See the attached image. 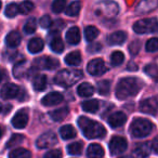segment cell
<instances>
[{"label":"cell","mask_w":158,"mask_h":158,"mask_svg":"<svg viewBox=\"0 0 158 158\" xmlns=\"http://www.w3.org/2000/svg\"><path fill=\"white\" fill-rule=\"evenodd\" d=\"M78 126L81 129L82 133L88 139H101L105 136L106 130L100 123L92 120L87 117H79L78 118Z\"/></svg>","instance_id":"6da1fadb"},{"label":"cell","mask_w":158,"mask_h":158,"mask_svg":"<svg viewBox=\"0 0 158 158\" xmlns=\"http://www.w3.org/2000/svg\"><path fill=\"white\" fill-rule=\"evenodd\" d=\"M140 90L139 82L134 77H126L119 80L116 87V97L119 100H125L134 97Z\"/></svg>","instance_id":"7a4b0ae2"},{"label":"cell","mask_w":158,"mask_h":158,"mask_svg":"<svg viewBox=\"0 0 158 158\" xmlns=\"http://www.w3.org/2000/svg\"><path fill=\"white\" fill-rule=\"evenodd\" d=\"M82 78V73L78 69H63L60 70L54 77V82L64 88L75 85L79 79Z\"/></svg>","instance_id":"3957f363"},{"label":"cell","mask_w":158,"mask_h":158,"mask_svg":"<svg viewBox=\"0 0 158 158\" xmlns=\"http://www.w3.org/2000/svg\"><path fill=\"white\" fill-rule=\"evenodd\" d=\"M153 130V123L145 118H136L130 126V132L134 138H145Z\"/></svg>","instance_id":"277c9868"},{"label":"cell","mask_w":158,"mask_h":158,"mask_svg":"<svg viewBox=\"0 0 158 158\" xmlns=\"http://www.w3.org/2000/svg\"><path fill=\"white\" fill-rule=\"evenodd\" d=\"M158 28V20L156 18H149L144 19V20H140L138 22L134 23L133 25V31L136 34H148L153 33Z\"/></svg>","instance_id":"5b68a950"},{"label":"cell","mask_w":158,"mask_h":158,"mask_svg":"<svg viewBox=\"0 0 158 158\" xmlns=\"http://www.w3.org/2000/svg\"><path fill=\"white\" fill-rule=\"evenodd\" d=\"M57 143V138L56 134L52 131H48L44 132V134L39 136L36 141V146L39 149H44V148H49V147L54 146Z\"/></svg>","instance_id":"8992f818"},{"label":"cell","mask_w":158,"mask_h":158,"mask_svg":"<svg viewBox=\"0 0 158 158\" xmlns=\"http://www.w3.org/2000/svg\"><path fill=\"white\" fill-rule=\"evenodd\" d=\"M127 140L123 136H113L110 142V152L112 155H120L127 149Z\"/></svg>","instance_id":"52a82bcc"},{"label":"cell","mask_w":158,"mask_h":158,"mask_svg":"<svg viewBox=\"0 0 158 158\" xmlns=\"http://www.w3.org/2000/svg\"><path fill=\"white\" fill-rule=\"evenodd\" d=\"M34 65L36 68H44V69L53 70L56 69L60 66V63L56 59L50 56H44V57H38L34 62Z\"/></svg>","instance_id":"ba28073f"},{"label":"cell","mask_w":158,"mask_h":158,"mask_svg":"<svg viewBox=\"0 0 158 158\" xmlns=\"http://www.w3.org/2000/svg\"><path fill=\"white\" fill-rule=\"evenodd\" d=\"M87 69L92 76H101L106 72V65L102 59H94L89 62Z\"/></svg>","instance_id":"9c48e42d"},{"label":"cell","mask_w":158,"mask_h":158,"mask_svg":"<svg viewBox=\"0 0 158 158\" xmlns=\"http://www.w3.org/2000/svg\"><path fill=\"white\" fill-rule=\"evenodd\" d=\"M140 110L144 114L156 115L158 112V100L156 98H148L141 102Z\"/></svg>","instance_id":"30bf717a"},{"label":"cell","mask_w":158,"mask_h":158,"mask_svg":"<svg viewBox=\"0 0 158 158\" xmlns=\"http://www.w3.org/2000/svg\"><path fill=\"white\" fill-rule=\"evenodd\" d=\"M27 123H28V113H27V110H25V108L19 110L12 118V125L16 129L25 128L27 126Z\"/></svg>","instance_id":"8fae6325"},{"label":"cell","mask_w":158,"mask_h":158,"mask_svg":"<svg viewBox=\"0 0 158 158\" xmlns=\"http://www.w3.org/2000/svg\"><path fill=\"white\" fill-rule=\"evenodd\" d=\"M21 89L22 88H20V87L14 84H7L1 89V97L5 100L15 99V98H19V95H20Z\"/></svg>","instance_id":"7c38bea8"},{"label":"cell","mask_w":158,"mask_h":158,"mask_svg":"<svg viewBox=\"0 0 158 158\" xmlns=\"http://www.w3.org/2000/svg\"><path fill=\"white\" fill-rule=\"evenodd\" d=\"M151 148L148 143H140L134 146L132 151V157L133 158H146L151 153Z\"/></svg>","instance_id":"4fadbf2b"},{"label":"cell","mask_w":158,"mask_h":158,"mask_svg":"<svg viewBox=\"0 0 158 158\" xmlns=\"http://www.w3.org/2000/svg\"><path fill=\"white\" fill-rule=\"evenodd\" d=\"M127 121V116L123 114V112H116L113 113L110 117H108V125L112 128H119Z\"/></svg>","instance_id":"5bb4252c"},{"label":"cell","mask_w":158,"mask_h":158,"mask_svg":"<svg viewBox=\"0 0 158 158\" xmlns=\"http://www.w3.org/2000/svg\"><path fill=\"white\" fill-rule=\"evenodd\" d=\"M33 70V68H27L26 67V61L23 60L20 61L14 65L13 68V75L15 78H20L22 79L23 77L27 76V75L31 74V72Z\"/></svg>","instance_id":"9a60e30c"},{"label":"cell","mask_w":158,"mask_h":158,"mask_svg":"<svg viewBox=\"0 0 158 158\" xmlns=\"http://www.w3.org/2000/svg\"><path fill=\"white\" fill-rule=\"evenodd\" d=\"M126 39H127V34L125 31H118L108 35L106 41L110 46H120L126 41Z\"/></svg>","instance_id":"2e32d148"},{"label":"cell","mask_w":158,"mask_h":158,"mask_svg":"<svg viewBox=\"0 0 158 158\" xmlns=\"http://www.w3.org/2000/svg\"><path fill=\"white\" fill-rule=\"evenodd\" d=\"M63 101V94L60 92H51L48 93L44 99L41 100V104L44 106H53L61 103Z\"/></svg>","instance_id":"e0dca14e"},{"label":"cell","mask_w":158,"mask_h":158,"mask_svg":"<svg viewBox=\"0 0 158 158\" xmlns=\"http://www.w3.org/2000/svg\"><path fill=\"white\" fill-rule=\"evenodd\" d=\"M80 39H81V37H80V31H79V28L77 26L70 27L67 31V33H66V40L72 46L78 44L80 42Z\"/></svg>","instance_id":"ac0fdd59"},{"label":"cell","mask_w":158,"mask_h":158,"mask_svg":"<svg viewBox=\"0 0 158 158\" xmlns=\"http://www.w3.org/2000/svg\"><path fill=\"white\" fill-rule=\"evenodd\" d=\"M44 47V42L41 38H33V39L29 40L28 46H27V49L31 53L35 54V53H39L40 51H42Z\"/></svg>","instance_id":"d6986e66"},{"label":"cell","mask_w":158,"mask_h":158,"mask_svg":"<svg viewBox=\"0 0 158 158\" xmlns=\"http://www.w3.org/2000/svg\"><path fill=\"white\" fill-rule=\"evenodd\" d=\"M21 40H22V38H21V35L19 34V31H10L7 35V37H6V44L10 48H16L21 44Z\"/></svg>","instance_id":"ffe728a7"},{"label":"cell","mask_w":158,"mask_h":158,"mask_svg":"<svg viewBox=\"0 0 158 158\" xmlns=\"http://www.w3.org/2000/svg\"><path fill=\"white\" fill-rule=\"evenodd\" d=\"M87 156L89 158H102L104 156V149L100 144H91L87 149Z\"/></svg>","instance_id":"44dd1931"},{"label":"cell","mask_w":158,"mask_h":158,"mask_svg":"<svg viewBox=\"0 0 158 158\" xmlns=\"http://www.w3.org/2000/svg\"><path fill=\"white\" fill-rule=\"evenodd\" d=\"M93 92H94V88H93L90 84H88V82H82V84L79 85L78 88H77V93H78V95H80V97H82V98L91 97V95L93 94Z\"/></svg>","instance_id":"7402d4cb"},{"label":"cell","mask_w":158,"mask_h":158,"mask_svg":"<svg viewBox=\"0 0 158 158\" xmlns=\"http://www.w3.org/2000/svg\"><path fill=\"white\" fill-rule=\"evenodd\" d=\"M65 63L70 66H77L81 63V54L79 51H73L65 56Z\"/></svg>","instance_id":"603a6c76"},{"label":"cell","mask_w":158,"mask_h":158,"mask_svg":"<svg viewBox=\"0 0 158 158\" xmlns=\"http://www.w3.org/2000/svg\"><path fill=\"white\" fill-rule=\"evenodd\" d=\"M60 134H61V138L63 140H70V139H74L76 136V130L73 126L70 125H65L63 127H61L60 129Z\"/></svg>","instance_id":"cb8c5ba5"},{"label":"cell","mask_w":158,"mask_h":158,"mask_svg":"<svg viewBox=\"0 0 158 158\" xmlns=\"http://www.w3.org/2000/svg\"><path fill=\"white\" fill-rule=\"evenodd\" d=\"M47 86V76L44 75H37L34 77L33 88L36 91H44Z\"/></svg>","instance_id":"d4e9b609"},{"label":"cell","mask_w":158,"mask_h":158,"mask_svg":"<svg viewBox=\"0 0 158 158\" xmlns=\"http://www.w3.org/2000/svg\"><path fill=\"white\" fill-rule=\"evenodd\" d=\"M81 107L85 112L87 113H91V114H94L99 110L100 108V104L98 100H88V101H85L81 104Z\"/></svg>","instance_id":"484cf974"},{"label":"cell","mask_w":158,"mask_h":158,"mask_svg":"<svg viewBox=\"0 0 158 158\" xmlns=\"http://www.w3.org/2000/svg\"><path fill=\"white\" fill-rule=\"evenodd\" d=\"M67 115H68L67 107H62V108H59V110H55L50 112V117L52 118V120H54V121L64 120Z\"/></svg>","instance_id":"4316f807"},{"label":"cell","mask_w":158,"mask_h":158,"mask_svg":"<svg viewBox=\"0 0 158 158\" xmlns=\"http://www.w3.org/2000/svg\"><path fill=\"white\" fill-rule=\"evenodd\" d=\"M31 152L26 148H22V147L13 149L9 154V158H31Z\"/></svg>","instance_id":"83f0119b"},{"label":"cell","mask_w":158,"mask_h":158,"mask_svg":"<svg viewBox=\"0 0 158 158\" xmlns=\"http://www.w3.org/2000/svg\"><path fill=\"white\" fill-rule=\"evenodd\" d=\"M99 34H100L99 29L95 26H92V25L87 26L86 28H85V38H86V40L89 42L93 41V40L99 36Z\"/></svg>","instance_id":"f1b7e54d"},{"label":"cell","mask_w":158,"mask_h":158,"mask_svg":"<svg viewBox=\"0 0 158 158\" xmlns=\"http://www.w3.org/2000/svg\"><path fill=\"white\" fill-rule=\"evenodd\" d=\"M80 8H81V3L79 2V1H74V2L69 3V6H68L65 10L66 15H68V16L78 15V13L80 12Z\"/></svg>","instance_id":"f546056e"},{"label":"cell","mask_w":158,"mask_h":158,"mask_svg":"<svg viewBox=\"0 0 158 158\" xmlns=\"http://www.w3.org/2000/svg\"><path fill=\"white\" fill-rule=\"evenodd\" d=\"M37 29V21L35 18H29L24 25V33L27 35H31Z\"/></svg>","instance_id":"4dcf8cb0"},{"label":"cell","mask_w":158,"mask_h":158,"mask_svg":"<svg viewBox=\"0 0 158 158\" xmlns=\"http://www.w3.org/2000/svg\"><path fill=\"white\" fill-rule=\"evenodd\" d=\"M50 48L53 52L61 53L64 50V44L60 37H54L50 42Z\"/></svg>","instance_id":"1f68e13d"},{"label":"cell","mask_w":158,"mask_h":158,"mask_svg":"<svg viewBox=\"0 0 158 158\" xmlns=\"http://www.w3.org/2000/svg\"><path fill=\"white\" fill-rule=\"evenodd\" d=\"M125 60V55L121 51H114L110 55V63L113 66H119L123 64Z\"/></svg>","instance_id":"d6a6232c"},{"label":"cell","mask_w":158,"mask_h":158,"mask_svg":"<svg viewBox=\"0 0 158 158\" xmlns=\"http://www.w3.org/2000/svg\"><path fill=\"white\" fill-rule=\"evenodd\" d=\"M98 92L101 95H107L110 91V82L108 80H102L97 85Z\"/></svg>","instance_id":"836d02e7"},{"label":"cell","mask_w":158,"mask_h":158,"mask_svg":"<svg viewBox=\"0 0 158 158\" xmlns=\"http://www.w3.org/2000/svg\"><path fill=\"white\" fill-rule=\"evenodd\" d=\"M18 13H20V10H19V6L16 3H10L5 10V15L10 19H13L14 16L18 15Z\"/></svg>","instance_id":"e575fe53"},{"label":"cell","mask_w":158,"mask_h":158,"mask_svg":"<svg viewBox=\"0 0 158 158\" xmlns=\"http://www.w3.org/2000/svg\"><path fill=\"white\" fill-rule=\"evenodd\" d=\"M82 143L81 142H74L67 146V152L70 155H80L82 152Z\"/></svg>","instance_id":"d590c367"},{"label":"cell","mask_w":158,"mask_h":158,"mask_svg":"<svg viewBox=\"0 0 158 158\" xmlns=\"http://www.w3.org/2000/svg\"><path fill=\"white\" fill-rule=\"evenodd\" d=\"M24 141V135L22 134H13L7 143V147H16L20 144H22Z\"/></svg>","instance_id":"8d00e7d4"},{"label":"cell","mask_w":158,"mask_h":158,"mask_svg":"<svg viewBox=\"0 0 158 158\" xmlns=\"http://www.w3.org/2000/svg\"><path fill=\"white\" fill-rule=\"evenodd\" d=\"M145 74H147L149 77L154 79H158V65L156 64H148L144 68Z\"/></svg>","instance_id":"74e56055"},{"label":"cell","mask_w":158,"mask_h":158,"mask_svg":"<svg viewBox=\"0 0 158 158\" xmlns=\"http://www.w3.org/2000/svg\"><path fill=\"white\" fill-rule=\"evenodd\" d=\"M145 49L147 52H156L158 51V37L151 38L146 41L145 44Z\"/></svg>","instance_id":"f35d334b"},{"label":"cell","mask_w":158,"mask_h":158,"mask_svg":"<svg viewBox=\"0 0 158 158\" xmlns=\"http://www.w3.org/2000/svg\"><path fill=\"white\" fill-rule=\"evenodd\" d=\"M34 9V5L31 1H24V2L20 3L19 6V10H20L21 14H27Z\"/></svg>","instance_id":"ab89813d"},{"label":"cell","mask_w":158,"mask_h":158,"mask_svg":"<svg viewBox=\"0 0 158 158\" xmlns=\"http://www.w3.org/2000/svg\"><path fill=\"white\" fill-rule=\"evenodd\" d=\"M65 6H66V2L64 0H55L54 2L52 3V11L54 13L59 14L65 9Z\"/></svg>","instance_id":"60d3db41"},{"label":"cell","mask_w":158,"mask_h":158,"mask_svg":"<svg viewBox=\"0 0 158 158\" xmlns=\"http://www.w3.org/2000/svg\"><path fill=\"white\" fill-rule=\"evenodd\" d=\"M128 49H129L130 53H131L132 55H136L139 53V51H140V49H141L140 40H133V41L129 44V48H128Z\"/></svg>","instance_id":"b9f144b4"},{"label":"cell","mask_w":158,"mask_h":158,"mask_svg":"<svg viewBox=\"0 0 158 158\" xmlns=\"http://www.w3.org/2000/svg\"><path fill=\"white\" fill-rule=\"evenodd\" d=\"M102 49V46L101 44H99V42H95V44H90L88 46V48H87V50H88V52L90 53V54H93V53H98L100 50Z\"/></svg>","instance_id":"7bdbcfd3"},{"label":"cell","mask_w":158,"mask_h":158,"mask_svg":"<svg viewBox=\"0 0 158 158\" xmlns=\"http://www.w3.org/2000/svg\"><path fill=\"white\" fill-rule=\"evenodd\" d=\"M51 24H53V23L51 22V19L49 15H44L40 19V26L42 28H49L51 26Z\"/></svg>","instance_id":"ee69618b"},{"label":"cell","mask_w":158,"mask_h":158,"mask_svg":"<svg viewBox=\"0 0 158 158\" xmlns=\"http://www.w3.org/2000/svg\"><path fill=\"white\" fill-rule=\"evenodd\" d=\"M44 158H62V152L60 149H52L48 152Z\"/></svg>","instance_id":"f6af8a7d"},{"label":"cell","mask_w":158,"mask_h":158,"mask_svg":"<svg viewBox=\"0 0 158 158\" xmlns=\"http://www.w3.org/2000/svg\"><path fill=\"white\" fill-rule=\"evenodd\" d=\"M64 27V22L63 21H60L57 20L55 23H53L52 24V31H60V29H62Z\"/></svg>","instance_id":"bcb514c9"},{"label":"cell","mask_w":158,"mask_h":158,"mask_svg":"<svg viewBox=\"0 0 158 158\" xmlns=\"http://www.w3.org/2000/svg\"><path fill=\"white\" fill-rule=\"evenodd\" d=\"M20 101H25V100L27 99V92L24 90V89H21V92H20V95H19V98H18Z\"/></svg>","instance_id":"7dc6e473"},{"label":"cell","mask_w":158,"mask_h":158,"mask_svg":"<svg viewBox=\"0 0 158 158\" xmlns=\"http://www.w3.org/2000/svg\"><path fill=\"white\" fill-rule=\"evenodd\" d=\"M152 148H153L154 152L158 153V136H156L153 140V142H152Z\"/></svg>","instance_id":"c3c4849f"},{"label":"cell","mask_w":158,"mask_h":158,"mask_svg":"<svg viewBox=\"0 0 158 158\" xmlns=\"http://www.w3.org/2000/svg\"><path fill=\"white\" fill-rule=\"evenodd\" d=\"M127 68H128V70H132V72H134V70L138 69V66H136V64H134L133 62H130V63L128 64Z\"/></svg>","instance_id":"681fc988"},{"label":"cell","mask_w":158,"mask_h":158,"mask_svg":"<svg viewBox=\"0 0 158 158\" xmlns=\"http://www.w3.org/2000/svg\"><path fill=\"white\" fill-rule=\"evenodd\" d=\"M11 108H12V106H11V105H9V104H7V105L3 106V108H2V113H3V115H6L8 112H9V110H11Z\"/></svg>","instance_id":"f907efd6"},{"label":"cell","mask_w":158,"mask_h":158,"mask_svg":"<svg viewBox=\"0 0 158 158\" xmlns=\"http://www.w3.org/2000/svg\"><path fill=\"white\" fill-rule=\"evenodd\" d=\"M119 158H129V157H126V156H121V157H119Z\"/></svg>","instance_id":"816d5d0a"}]
</instances>
